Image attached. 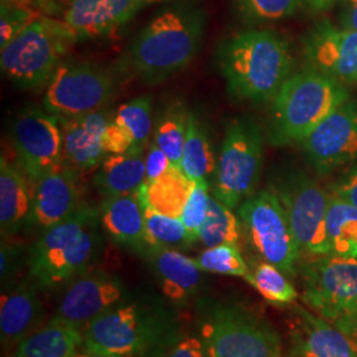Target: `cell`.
<instances>
[{"label": "cell", "mask_w": 357, "mask_h": 357, "mask_svg": "<svg viewBox=\"0 0 357 357\" xmlns=\"http://www.w3.org/2000/svg\"><path fill=\"white\" fill-rule=\"evenodd\" d=\"M204 32L205 15L200 8L178 6L163 10L131 43V70L147 85L166 81L191 64Z\"/></svg>", "instance_id": "2"}, {"label": "cell", "mask_w": 357, "mask_h": 357, "mask_svg": "<svg viewBox=\"0 0 357 357\" xmlns=\"http://www.w3.org/2000/svg\"><path fill=\"white\" fill-rule=\"evenodd\" d=\"M77 38L64 20L40 16L0 50L1 69L19 88L38 89L48 85Z\"/></svg>", "instance_id": "6"}, {"label": "cell", "mask_w": 357, "mask_h": 357, "mask_svg": "<svg viewBox=\"0 0 357 357\" xmlns=\"http://www.w3.org/2000/svg\"><path fill=\"white\" fill-rule=\"evenodd\" d=\"M113 121L128 134L134 146L146 147L153 132L151 98L142 96L121 105Z\"/></svg>", "instance_id": "32"}, {"label": "cell", "mask_w": 357, "mask_h": 357, "mask_svg": "<svg viewBox=\"0 0 357 357\" xmlns=\"http://www.w3.org/2000/svg\"><path fill=\"white\" fill-rule=\"evenodd\" d=\"M233 6L246 23H262L293 16L302 0H233Z\"/></svg>", "instance_id": "36"}, {"label": "cell", "mask_w": 357, "mask_h": 357, "mask_svg": "<svg viewBox=\"0 0 357 357\" xmlns=\"http://www.w3.org/2000/svg\"><path fill=\"white\" fill-rule=\"evenodd\" d=\"M339 0H302V4H305L307 8L315 13H323L330 10Z\"/></svg>", "instance_id": "44"}, {"label": "cell", "mask_w": 357, "mask_h": 357, "mask_svg": "<svg viewBox=\"0 0 357 357\" xmlns=\"http://www.w3.org/2000/svg\"><path fill=\"white\" fill-rule=\"evenodd\" d=\"M295 315V357H357L354 337L307 308L298 307Z\"/></svg>", "instance_id": "20"}, {"label": "cell", "mask_w": 357, "mask_h": 357, "mask_svg": "<svg viewBox=\"0 0 357 357\" xmlns=\"http://www.w3.org/2000/svg\"><path fill=\"white\" fill-rule=\"evenodd\" d=\"M209 183L208 180H197L193 184L190 199L183 209L180 220L183 221L185 229L190 236V243L199 241V233L208 216L209 209Z\"/></svg>", "instance_id": "37"}, {"label": "cell", "mask_w": 357, "mask_h": 357, "mask_svg": "<svg viewBox=\"0 0 357 357\" xmlns=\"http://www.w3.org/2000/svg\"><path fill=\"white\" fill-rule=\"evenodd\" d=\"M264 163V137L249 118L227 123L215 174L212 195L230 209L243 204L255 192Z\"/></svg>", "instance_id": "7"}, {"label": "cell", "mask_w": 357, "mask_h": 357, "mask_svg": "<svg viewBox=\"0 0 357 357\" xmlns=\"http://www.w3.org/2000/svg\"><path fill=\"white\" fill-rule=\"evenodd\" d=\"M45 310L31 286H17L0 298L1 344L17 345L44 326Z\"/></svg>", "instance_id": "21"}, {"label": "cell", "mask_w": 357, "mask_h": 357, "mask_svg": "<svg viewBox=\"0 0 357 357\" xmlns=\"http://www.w3.org/2000/svg\"><path fill=\"white\" fill-rule=\"evenodd\" d=\"M193 184L178 167L172 166L151 183H144L139 193L143 203L151 206L153 211L180 218L190 199Z\"/></svg>", "instance_id": "27"}, {"label": "cell", "mask_w": 357, "mask_h": 357, "mask_svg": "<svg viewBox=\"0 0 357 357\" xmlns=\"http://www.w3.org/2000/svg\"><path fill=\"white\" fill-rule=\"evenodd\" d=\"M342 28L357 32V0H342Z\"/></svg>", "instance_id": "43"}, {"label": "cell", "mask_w": 357, "mask_h": 357, "mask_svg": "<svg viewBox=\"0 0 357 357\" xmlns=\"http://www.w3.org/2000/svg\"><path fill=\"white\" fill-rule=\"evenodd\" d=\"M143 208H144V220H146L147 249L149 248L172 249L175 246L191 245L188 231L180 218L162 215L144 203H143Z\"/></svg>", "instance_id": "34"}, {"label": "cell", "mask_w": 357, "mask_h": 357, "mask_svg": "<svg viewBox=\"0 0 357 357\" xmlns=\"http://www.w3.org/2000/svg\"><path fill=\"white\" fill-rule=\"evenodd\" d=\"M100 216L103 230L115 243L146 252V220L139 191L106 197L101 205Z\"/></svg>", "instance_id": "22"}, {"label": "cell", "mask_w": 357, "mask_h": 357, "mask_svg": "<svg viewBox=\"0 0 357 357\" xmlns=\"http://www.w3.org/2000/svg\"><path fill=\"white\" fill-rule=\"evenodd\" d=\"M327 238L331 255L357 258V208L337 195L328 200Z\"/></svg>", "instance_id": "29"}, {"label": "cell", "mask_w": 357, "mask_h": 357, "mask_svg": "<svg viewBox=\"0 0 357 357\" xmlns=\"http://www.w3.org/2000/svg\"><path fill=\"white\" fill-rule=\"evenodd\" d=\"M172 336L174 326L166 312L139 303L118 305L84 330L82 349L115 357L142 356L163 348Z\"/></svg>", "instance_id": "5"}, {"label": "cell", "mask_w": 357, "mask_h": 357, "mask_svg": "<svg viewBox=\"0 0 357 357\" xmlns=\"http://www.w3.org/2000/svg\"><path fill=\"white\" fill-rule=\"evenodd\" d=\"M217 61L230 94L253 103L271 102L294 66L287 41L270 29L233 35L220 45Z\"/></svg>", "instance_id": "1"}, {"label": "cell", "mask_w": 357, "mask_h": 357, "mask_svg": "<svg viewBox=\"0 0 357 357\" xmlns=\"http://www.w3.org/2000/svg\"><path fill=\"white\" fill-rule=\"evenodd\" d=\"M38 13L26 6L11 4L10 1H1L0 17V50H3L11 40L23 32L26 26L38 19Z\"/></svg>", "instance_id": "38"}, {"label": "cell", "mask_w": 357, "mask_h": 357, "mask_svg": "<svg viewBox=\"0 0 357 357\" xmlns=\"http://www.w3.org/2000/svg\"><path fill=\"white\" fill-rule=\"evenodd\" d=\"M114 93V77L106 69L65 61L48 82L43 105L51 114L73 118L103 110Z\"/></svg>", "instance_id": "11"}, {"label": "cell", "mask_w": 357, "mask_h": 357, "mask_svg": "<svg viewBox=\"0 0 357 357\" xmlns=\"http://www.w3.org/2000/svg\"><path fill=\"white\" fill-rule=\"evenodd\" d=\"M146 4H151V3H159V1H168V0H143Z\"/></svg>", "instance_id": "46"}, {"label": "cell", "mask_w": 357, "mask_h": 357, "mask_svg": "<svg viewBox=\"0 0 357 357\" xmlns=\"http://www.w3.org/2000/svg\"><path fill=\"white\" fill-rule=\"evenodd\" d=\"M238 215L255 252L286 275L295 274L301 257L287 212L275 192L261 191L240 205Z\"/></svg>", "instance_id": "9"}, {"label": "cell", "mask_w": 357, "mask_h": 357, "mask_svg": "<svg viewBox=\"0 0 357 357\" xmlns=\"http://www.w3.org/2000/svg\"><path fill=\"white\" fill-rule=\"evenodd\" d=\"M238 218L229 206H227L213 195H211L208 216L199 233V241L206 248H213L222 243H238Z\"/></svg>", "instance_id": "31"}, {"label": "cell", "mask_w": 357, "mask_h": 357, "mask_svg": "<svg viewBox=\"0 0 357 357\" xmlns=\"http://www.w3.org/2000/svg\"><path fill=\"white\" fill-rule=\"evenodd\" d=\"M72 357H115L110 356V355H105V354H100V352H91V351H82V352H76Z\"/></svg>", "instance_id": "45"}, {"label": "cell", "mask_w": 357, "mask_h": 357, "mask_svg": "<svg viewBox=\"0 0 357 357\" xmlns=\"http://www.w3.org/2000/svg\"><path fill=\"white\" fill-rule=\"evenodd\" d=\"M202 336L208 357H281L278 335L266 323L237 307H217Z\"/></svg>", "instance_id": "10"}, {"label": "cell", "mask_w": 357, "mask_h": 357, "mask_svg": "<svg viewBox=\"0 0 357 357\" xmlns=\"http://www.w3.org/2000/svg\"><path fill=\"white\" fill-rule=\"evenodd\" d=\"M32 212V187L26 176L4 156L0 160V230L1 237L15 236L29 224Z\"/></svg>", "instance_id": "24"}, {"label": "cell", "mask_w": 357, "mask_h": 357, "mask_svg": "<svg viewBox=\"0 0 357 357\" xmlns=\"http://www.w3.org/2000/svg\"><path fill=\"white\" fill-rule=\"evenodd\" d=\"M193 261L203 273L241 277L243 280L250 273L237 243H222L206 248L199 257L193 258Z\"/></svg>", "instance_id": "35"}, {"label": "cell", "mask_w": 357, "mask_h": 357, "mask_svg": "<svg viewBox=\"0 0 357 357\" xmlns=\"http://www.w3.org/2000/svg\"><path fill=\"white\" fill-rule=\"evenodd\" d=\"M171 167L172 163L165 151L155 142L150 143L146 153V183L162 176Z\"/></svg>", "instance_id": "39"}, {"label": "cell", "mask_w": 357, "mask_h": 357, "mask_svg": "<svg viewBox=\"0 0 357 357\" xmlns=\"http://www.w3.org/2000/svg\"><path fill=\"white\" fill-rule=\"evenodd\" d=\"M305 282L303 301L311 311L356 340L357 258H315Z\"/></svg>", "instance_id": "8"}, {"label": "cell", "mask_w": 357, "mask_h": 357, "mask_svg": "<svg viewBox=\"0 0 357 357\" xmlns=\"http://www.w3.org/2000/svg\"><path fill=\"white\" fill-rule=\"evenodd\" d=\"M347 100L345 85L315 69L291 75L271 101L268 141L275 146L302 143Z\"/></svg>", "instance_id": "3"}, {"label": "cell", "mask_w": 357, "mask_h": 357, "mask_svg": "<svg viewBox=\"0 0 357 357\" xmlns=\"http://www.w3.org/2000/svg\"><path fill=\"white\" fill-rule=\"evenodd\" d=\"M100 211L81 205L73 215L43 231L29 255L32 277L56 287L85 273L100 249Z\"/></svg>", "instance_id": "4"}, {"label": "cell", "mask_w": 357, "mask_h": 357, "mask_svg": "<svg viewBox=\"0 0 357 357\" xmlns=\"http://www.w3.org/2000/svg\"><path fill=\"white\" fill-rule=\"evenodd\" d=\"M11 134L20 167L32 183L64 166L63 130L56 115L26 107L13 121Z\"/></svg>", "instance_id": "13"}, {"label": "cell", "mask_w": 357, "mask_h": 357, "mask_svg": "<svg viewBox=\"0 0 357 357\" xmlns=\"http://www.w3.org/2000/svg\"><path fill=\"white\" fill-rule=\"evenodd\" d=\"M79 174L63 166L33 181L29 224L45 231L81 206Z\"/></svg>", "instance_id": "17"}, {"label": "cell", "mask_w": 357, "mask_h": 357, "mask_svg": "<svg viewBox=\"0 0 357 357\" xmlns=\"http://www.w3.org/2000/svg\"><path fill=\"white\" fill-rule=\"evenodd\" d=\"M22 250L19 246L6 243L3 240L0 250V278L4 283L8 281L19 268Z\"/></svg>", "instance_id": "40"}, {"label": "cell", "mask_w": 357, "mask_h": 357, "mask_svg": "<svg viewBox=\"0 0 357 357\" xmlns=\"http://www.w3.org/2000/svg\"><path fill=\"white\" fill-rule=\"evenodd\" d=\"M302 146L321 172L357 160V102L347 100L314 128Z\"/></svg>", "instance_id": "15"}, {"label": "cell", "mask_w": 357, "mask_h": 357, "mask_svg": "<svg viewBox=\"0 0 357 357\" xmlns=\"http://www.w3.org/2000/svg\"><path fill=\"white\" fill-rule=\"evenodd\" d=\"M169 357H208L205 351L204 342L199 337L181 339L172 349Z\"/></svg>", "instance_id": "41"}, {"label": "cell", "mask_w": 357, "mask_h": 357, "mask_svg": "<svg viewBox=\"0 0 357 357\" xmlns=\"http://www.w3.org/2000/svg\"><path fill=\"white\" fill-rule=\"evenodd\" d=\"M146 3L143 0H69L64 22L77 38H97L125 24Z\"/></svg>", "instance_id": "19"}, {"label": "cell", "mask_w": 357, "mask_h": 357, "mask_svg": "<svg viewBox=\"0 0 357 357\" xmlns=\"http://www.w3.org/2000/svg\"><path fill=\"white\" fill-rule=\"evenodd\" d=\"M146 252L165 296L184 303L196 295L203 271L196 266L193 258L169 248H149Z\"/></svg>", "instance_id": "23"}, {"label": "cell", "mask_w": 357, "mask_h": 357, "mask_svg": "<svg viewBox=\"0 0 357 357\" xmlns=\"http://www.w3.org/2000/svg\"><path fill=\"white\" fill-rule=\"evenodd\" d=\"M146 183L144 147H132L123 153H110L98 168L94 184L106 197L130 195Z\"/></svg>", "instance_id": "25"}, {"label": "cell", "mask_w": 357, "mask_h": 357, "mask_svg": "<svg viewBox=\"0 0 357 357\" xmlns=\"http://www.w3.org/2000/svg\"><path fill=\"white\" fill-rule=\"evenodd\" d=\"M180 169L192 181L208 180L216 174L217 165L211 141L199 118L190 113L187 139L183 150Z\"/></svg>", "instance_id": "28"}, {"label": "cell", "mask_w": 357, "mask_h": 357, "mask_svg": "<svg viewBox=\"0 0 357 357\" xmlns=\"http://www.w3.org/2000/svg\"><path fill=\"white\" fill-rule=\"evenodd\" d=\"M57 118L63 130L64 166L78 174L98 169L107 156L103 149V135L113 115L100 110L73 118Z\"/></svg>", "instance_id": "18"}, {"label": "cell", "mask_w": 357, "mask_h": 357, "mask_svg": "<svg viewBox=\"0 0 357 357\" xmlns=\"http://www.w3.org/2000/svg\"><path fill=\"white\" fill-rule=\"evenodd\" d=\"M275 195L290 220L301 253L311 258L331 255L327 238L330 197L306 174L293 171L282 175Z\"/></svg>", "instance_id": "12"}, {"label": "cell", "mask_w": 357, "mask_h": 357, "mask_svg": "<svg viewBox=\"0 0 357 357\" xmlns=\"http://www.w3.org/2000/svg\"><path fill=\"white\" fill-rule=\"evenodd\" d=\"M245 280L271 303L290 305L298 298V291L286 274L266 261L257 265Z\"/></svg>", "instance_id": "33"}, {"label": "cell", "mask_w": 357, "mask_h": 357, "mask_svg": "<svg viewBox=\"0 0 357 357\" xmlns=\"http://www.w3.org/2000/svg\"><path fill=\"white\" fill-rule=\"evenodd\" d=\"M190 113L184 103L171 102L160 113L153 130V142L169 158L172 166L178 167L187 139Z\"/></svg>", "instance_id": "30"}, {"label": "cell", "mask_w": 357, "mask_h": 357, "mask_svg": "<svg viewBox=\"0 0 357 357\" xmlns=\"http://www.w3.org/2000/svg\"><path fill=\"white\" fill-rule=\"evenodd\" d=\"M307 63L343 85H357V32L321 20L302 38Z\"/></svg>", "instance_id": "16"}, {"label": "cell", "mask_w": 357, "mask_h": 357, "mask_svg": "<svg viewBox=\"0 0 357 357\" xmlns=\"http://www.w3.org/2000/svg\"><path fill=\"white\" fill-rule=\"evenodd\" d=\"M84 343V330L52 318L16 345L10 357H72Z\"/></svg>", "instance_id": "26"}, {"label": "cell", "mask_w": 357, "mask_h": 357, "mask_svg": "<svg viewBox=\"0 0 357 357\" xmlns=\"http://www.w3.org/2000/svg\"><path fill=\"white\" fill-rule=\"evenodd\" d=\"M125 286L106 271H85L66 287L53 319L85 330L106 311L118 306L125 298Z\"/></svg>", "instance_id": "14"}, {"label": "cell", "mask_w": 357, "mask_h": 357, "mask_svg": "<svg viewBox=\"0 0 357 357\" xmlns=\"http://www.w3.org/2000/svg\"><path fill=\"white\" fill-rule=\"evenodd\" d=\"M336 195L357 208V168L352 169L337 185Z\"/></svg>", "instance_id": "42"}]
</instances>
